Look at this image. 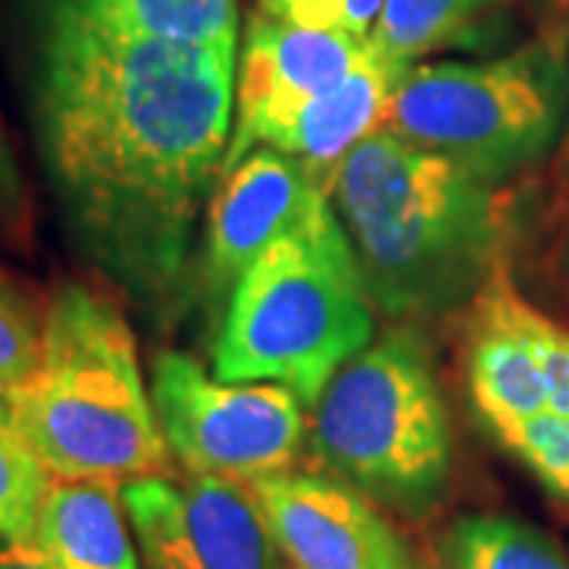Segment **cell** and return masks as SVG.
<instances>
[{"label": "cell", "mask_w": 569, "mask_h": 569, "mask_svg": "<svg viewBox=\"0 0 569 569\" xmlns=\"http://www.w3.org/2000/svg\"><path fill=\"white\" fill-rule=\"evenodd\" d=\"M329 200L305 164L272 146H257L224 171L206 219V284L212 298L241 282L276 241Z\"/></svg>", "instance_id": "11"}, {"label": "cell", "mask_w": 569, "mask_h": 569, "mask_svg": "<svg viewBox=\"0 0 569 569\" xmlns=\"http://www.w3.org/2000/svg\"><path fill=\"white\" fill-rule=\"evenodd\" d=\"M149 392L164 443L187 471L253 485L291 471L305 447V402L279 383H228L190 355L162 351Z\"/></svg>", "instance_id": "7"}, {"label": "cell", "mask_w": 569, "mask_h": 569, "mask_svg": "<svg viewBox=\"0 0 569 569\" xmlns=\"http://www.w3.org/2000/svg\"><path fill=\"white\" fill-rule=\"evenodd\" d=\"M142 569H291L247 481L152 475L121 485Z\"/></svg>", "instance_id": "8"}, {"label": "cell", "mask_w": 569, "mask_h": 569, "mask_svg": "<svg viewBox=\"0 0 569 569\" xmlns=\"http://www.w3.org/2000/svg\"><path fill=\"white\" fill-rule=\"evenodd\" d=\"M367 51L370 39L305 29L260 13L250 22L244 54L238 63L234 123L224 152V171L257 146H269L307 104L346 80L365 61Z\"/></svg>", "instance_id": "9"}, {"label": "cell", "mask_w": 569, "mask_h": 569, "mask_svg": "<svg viewBox=\"0 0 569 569\" xmlns=\"http://www.w3.org/2000/svg\"><path fill=\"white\" fill-rule=\"evenodd\" d=\"M545 323L548 317H541L500 269L475 298L468 387L497 433L548 411L541 358Z\"/></svg>", "instance_id": "12"}, {"label": "cell", "mask_w": 569, "mask_h": 569, "mask_svg": "<svg viewBox=\"0 0 569 569\" xmlns=\"http://www.w3.org/2000/svg\"><path fill=\"white\" fill-rule=\"evenodd\" d=\"M250 488L291 569H415L406 538L339 478L279 471Z\"/></svg>", "instance_id": "10"}, {"label": "cell", "mask_w": 569, "mask_h": 569, "mask_svg": "<svg viewBox=\"0 0 569 569\" xmlns=\"http://www.w3.org/2000/svg\"><path fill=\"white\" fill-rule=\"evenodd\" d=\"M569 114V67L553 44L485 63H415L389 104V133L500 183L541 162Z\"/></svg>", "instance_id": "6"}, {"label": "cell", "mask_w": 569, "mask_h": 569, "mask_svg": "<svg viewBox=\"0 0 569 569\" xmlns=\"http://www.w3.org/2000/svg\"><path fill=\"white\" fill-rule=\"evenodd\" d=\"M406 73L408 63L392 61L370 39L365 61L339 86L307 104L295 121L272 137L269 146L298 159L329 193L348 152L370 133L383 130L392 96Z\"/></svg>", "instance_id": "13"}, {"label": "cell", "mask_w": 569, "mask_h": 569, "mask_svg": "<svg viewBox=\"0 0 569 569\" xmlns=\"http://www.w3.org/2000/svg\"><path fill=\"white\" fill-rule=\"evenodd\" d=\"M373 310L346 228L323 200L234 284L212 373L228 383H279L310 408L373 342Z\"/></svg>", "instance_id": "4"}, {"label": "cell", "mask_w": 569, "mask_h": 569, "mask_svg": "<svg viewBox=\"0 0 569 569\" xmlns=\"http://www.w3.org/2000/svg\"><path fill=\"white\" fill-rule=\"evenodd\" d=\"M383 3L387 0H260V10L263 17L291 26L373 39Z\"/></svg>", "instance_id": "20"}, {"label": "cell", "mask_w": 569, "mask_h": 569, "mask_svg": "<svg viewBox=\"0 0 569 569\" xmlns=\"http://www.w3.org/2000/svg\"><path fill=\"white\" fill-rule=\"evenodd\" d=\"M310 449L380 507L425 516L452 475V430L433 355L415 326L355 355L310 406Z\"/></svg>", "instance_id": "5"}, {"label": "cell", "mask_w": 569, "mask_h": 569, "mask_svg": "<svg viewBox=\"0 0 569 569\" xmlns=\"http://www.w3.org/2000/svg\"><path fill=\"white\" fill-rule=\"evenodd\" d=\"M0 569H51L36 548L0 541Z\"/></svg>", "instance_id": "22"}, {"label": "cell", "mask_w": 569, "mask_h": 569, "mask_svg": "<svg viewBox=\"0 0 569 569\" xmlns=\"http://www.w3.org/2000/svg\"><path fill=\"white\" fill-rule=\"evenodd\" d=\"M54 475L13 430L0 425V541L36 545L41 507Z\"/></svg>", "instance_id": "18"}, {"label": "cell", "mask_w": 569, "mask_h": 569, "mask_svg": "<svg viewBox=\"0 0 569 569\" xmlns=\"http://www.w3.org/2000/svg\"><path fill=\"white\" fill-rule=\"evenodd\" d=\"M39 17L238 51L234 0H39Z\"/></svg>", "instance_id": "15"}, {"label": "cell", "mask_w": 569, "mask_h": 569, "mask_svg": "<svg viewBox=\"0 0 569 569\" xmlns=\"http://www.w3.org/2000/svg\"><path fill=\"white\" fill-rule=\"evenodd\" d=\"M10 425L54 478L171 475V449L142 383L133 332L108 298L63 284L41 320V355L10 392Z\"/></svg>", "instance_id": "3"}, {"label": "cell", "mask_w": 569, "mask_h": 569, "mask_svg": "<svg viewBox=\"0 0 569 569\" xmlns=\"http://www.w3.org/2000/svg\"><path fill=\"white\" fill-rule=\"evenodd\" d=\"M449 569H569L563 548L522 519L475 512L443 541Z\"/></svg>", "instance_id": "16"}, {"label": "cell", "mask_w": 569, "mask_h": 569, "mask_svg": "<svg viewBox=\"0 0 569 569\" xmlns=\"http://www.w3.org/2000/svg\"><path fill=\"white\" fill-rule=\"evenodd\" d=\"M41 355V323L20 295L0 284V392H10L29 380Z\"/></svg>", "instance_id": "21"}, {"label": "cell", "mask_w": 569, "mask_h": 569, "mask_svg": "<svg viewBox=\"0 0 569 569\" xmlns=\"http://www.w3.org/2000/svg\"><path fill=\"white\" fill-rule=\"evenodd\" d=\"M500 440L538 475L550 493L569 500V418L545 411L500 430Z\"/></svg>", "instance_id": "19"}, {"label": "cell", "mask_w": 569, "mask_h": 569, "mask_svg": "<svg viewBox=\"0 0 569 569\" xmlns=\"http://www.w3.org/2000/svg\"><path fill=\"white\" fill-rule=\"evenodd\" d=\"M329 200L367 295L387 317L466 305L500 269L503 216L493 187L387 127L348 152Z\"/></svg>", "instance_id": "2"}, {"label": "cell", "mask_w": 569, "mask_h": 569, "mask_svg": "<svg viewBox=\"0 0 569 569\" xmlns=\"http://www.w3.org/2000/svg\"><path fill=\"white\" fill-rule=\"evenodd\" d=\"M32 548L51 569H142L121 485L111 481L54 478Z\"/></svg>", "instance_id": "14"}, {"label": "cell", "mask_w": 569, "mask_h": 569, "mask_svg": "<svg viewBox=\"0 0 569 569\" xmlns=\"http://www.w3.org/2000/svg\"><path fill=\"white\" fill-rule=\"evenodd\" d=\"M0 425H10V406H7V396L0 392Z\"/></svg>", "instance_id": "24"}, {"label": "cell", "mask_w": 569, "mask_h": 569, "mask_svg": "<svg viewBox=\"0 0 569 569\" xmlns=\"http://www.w3.org/2000/svg\"><path fill=\"white\" fill-rule=\"evenodd\" d=\"M503 0H387L373 44L392 61L415 67L418 58L468 36Z\"/></svg>", "instance_id": "17"}, {"label": "cell", "mask_w": 569, "mask_h": 569, "mask_svg": "<svg viewBox=\"0 0 569 569\" xmlns=\"http://www.w3.org/2000/svg\"><path fill=\"white\" fill-rule=\"evenodd\" d=\"M10 190V164L3 159V149H0V193Z\"/></svg>", "instance_id": "23"}, {"label": "cell", "mask_w": 569, "mask_h": 569, "mask_svg": "<svg viewBox=\"0 0 569 569\" xmlns=\"http://www.w3.org/2000/svg\"><path fill=\"white\" fill-rule=\"evenodd\" d=\"M234 51L39 17L36 121L82 253L140 305L178 295L234 123Z\"/></svg>", "instance_id": "1"}]
</instances>
